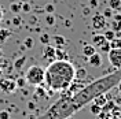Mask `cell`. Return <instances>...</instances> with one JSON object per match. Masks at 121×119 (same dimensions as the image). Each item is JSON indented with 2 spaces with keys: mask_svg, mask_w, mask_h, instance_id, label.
<instances>
[{
  "mask_svg": "<svg viewBox=\"0 0 121 119\" xmlns=\"http://www.w3.org/2000/svg\"><path fill=\"white\" fill-rule=\"evenodd\" d=\"M54 10H55V7H54L52 4H47L45 6V11L47 12H54Z\"/></svg>",
  "mask_w": 121,
  "mask_h": 119,
  "instance_id": "f1b7e54d",
  "label": "cell"
},
{
  "mask_svg": "<svg viewBox=\"0 0 121 119\" xmlns=\"http://www.w3.org/2000/svg\"><path fill=\"white\" fill-rule=\"evenodd\" d=\"M55 53H56V48L52 47V45L47 44L44 47V49H43V58L47 60H55Z\"/></svg>",
  "mask_w": 121,
  "mask_h": 119,
  "instance_id": "52a82bcc",
  "label": "cell"
},
{
  "mask_svg": "<svg viewBox=\"0 0 121 119\" xmlns=\"http://www.w3.org/2000/svg\"><path fill=\"white\" fill-rule=\"evenodd\" d=\"M0 119H10V112L8 111H0Z\"/></svg>",
  "mask_w": 121,
  "mask_h": 119,
  "instance_id": "4316f807",
  "label": "cell"
},
{
  "mask_svg": "<svg viewBox=\"0 0 121 119\" xmlns=\"http://www.w3.org/2000/svg\"><path fill=\"white\" fill-rule=\"evenodd\" d=\"M117 88H118V92H120V93H121V81L118 82V85H117Z\"/></svg>",
  "mask_w": 121,
  "mask_h": 119,
  "instance_id": "8d00e7d4",
  "label": "cell"
},
{
  "mask_svg": "<svg viewBox=\"0 0 121 119\" xmlns=\"http://www.w3.org/2000/svg\"><path fill=\"white\" fill-rule=\"evenodd\" d=\"M109 44H110V49L112 48H121V38L114 37L113 40L109 41Z\"/></svg>",
  "mask_w": 121,
  "mask_h": 119,
  "instance_id": "2e32d148",
  "label": "cell"
},
{
  "mask_svg": "<svg viewBox=\"0 0 121 119\" xmlns=\"http://www.w3.org/2000/svg\"><path fill=\"white\" fill-rule=\"evenodd\" d=\"M103 36H105V38L107 41H110V40H113V38L116 37V30H113V29L106 30L105 33H103Z\"/></svg>",
  "mask_w": 121,
  "mask_h": 119,
  "instance_id": "e0dca14e",
  "label": "cell"
},
{
  "mask_svg": "<svg viewBox=\"0 0 121 119\" xmlns=\"http://www.w3.org/2000/svg\"><path fill=\"white\" fill-rule=\"evenodd\" d=\"M45 79V68L39 64H33L26 70L25 74V81L29 85L33 86H41Z\"/></svg>",
  "mask_w": 121,
  "mask_h": 119,
  "instance_id": "3957f363",
  "label": "cell"
},
{
  "mask_svg": "<svg viewBox=\"0 0 121 119\" xmlns=\"http://www.w3.org/2000/svg\"><path fill=\"white\" fill-rule=\"evenodd\" d=\"M91 14V7L90 6H87V7L83 8V15H90Z\"/></svg>",
  "mask_w": 121,
  "mask_h": 119,
  "instance_id": "f546056e",
  "label": "cell"
},
{
  "mask_svg": "<svg viewBox=\"0 0 121 119\" xmlns=\"http://www.w3.org/2000/svg\"><path fill=\"white\" fill-rule=\"evenodd\" d=\"M106 41H107V40L105 38V36H103V34H95V36L92 37V45H94L96 49H98V48L103 44V43H106Z\"/></svg>",
  "mask_w": 121,
  "mask_h": 119,
  "instance_id": "9c48e42d",
  "label": "cell"
},
{
  "mask_svg": "<svg viewBox=\"0 0 121 119\" xmlns=\"http://www.w3.org/2000/svg\"><path fill=\"white\" fill-rule=\"evenodd\" d=\"M25 47L28 48V49H32V47H33V38L32 37H28L25 40Z\"/></svg>",
  "mask_w": 121,
  "mask_h": 119,
  "instance_id": "603a6c76",
  "label": "cell"
},
{
  "mask_svg": "<svg viewBox=\"0 0 121 119\" xmlns=\"http://www.w3.org/2000/svg\"><path fill=\"white\" fill-rule=\"evenodd\" d=\"M120 81H121V68H117L114 73L103 75V77H100L98 79L84 85L78 92H76L73 95L66 93V92H62V93H65L68 96L72 111L76 114L81 108H84L85 105L90 104L95 97L100 96V95H106L109 90L116 88Z\"/></svg>",
  "mask_w": 121,
  "mask_h": 119,
  "instance_id": "6da1fadb",
  "label": "cell"
},
{
  "mask_svg": "<svg viewBox=\"0 0 121 119\" xmlns=\"http://www.w3.org/2000/svg\"><path fill=\"white\" fill-rule=\"evenodd\" d=\"M91 23H92V28L95 30H102L106 26V18L103 16V14H95L92 15Z\"/></svg>",
  "mask_w": 121,
  "mask_h": 119,
  "instance_id": "5b68a950",
  "label": "cell"
},
{
  "mask_svg": "<svg viewBox=\"0 0 121 119\" xmlns=\"http://www.w3.org/2000/svg\"><path fill=\"white\" fill-rule=\"evenodd\" d=\"M14 23H15V25H19V23H21V19H19V18H15Z\"/></svg>",
  "mask_w": 121,
  "mask_h": 119,
  "instance_id": "e575fe53",
  "label": "cell"
},
{
  "mask_svg": "<svg viewBox=\"0 0 121 119\" xmlns=\"http://www.w3.org/2000/svg\"><path fill=\"white\" fill-rule=\"evenodd\" d=\"M52 40H54V44H55L56 48H60L62 45H65V43H66V38L63 37V36H54Z\"/></svg>",
  "mask_w": 121,
  "mask_h": 119,
  "instance_id": "4fadbf2b",
  "label": "cell"
},
{
  "mask_svg": "<svg viewBox=\"0 0 121 119\" xmlns=\"http://www.w3.org/2000/svg\"><path fill=\"white\" fill-rule=\"evenodd\" d=\"M10 10H11L13 12H18V11L21 10V4H17V3H13V4L10 6Z\"/></svg>",
  "mask_w": 121,
  "mask_h": 119,
  "instance_id": "d4e9b609",
  "label": "cell"
},
{
  "mask_svg": "<svg viewBox=\"0 0 121 119\" xmlns=\"http://www.w3.org/2000/svg\"><path fill=\"white\" fill-rule=\"evenodd\" d=\"M98 49H100L102 52H109L110 51V44H109V41H106V43H103V44L99 47Z\"/></svg>",
  "mask_w": 121,
  "mask_h": 119,
  "instance_id": "ffe728a7",
  "label": "cell"
},
{
  "mask_svg": "<svg viewBox=\"0 0 121 119\" xmlns=\"http://www.w3.org/2000/svg\"><path fill=\"white\" fill-rule=\"evenodd\" d=\"M3 16H4V11H3V8H1V6H0V22L3 21Z\"/></svg>",
  "mask_w": 121,
  "mask_h": 119,
  "instance_id": "d6a6232c",
  "label": "cell"
},
{
  "mask_svg": "<svg viewBox=\"0 0 121 119\" xmlns=\"http://www.w3.org/2000/svg\"><path fill=\"white\" fill-rule=\"evenodd\" d=\"M0 89L4 93H13L17 89V83L13 79H0Z\"/></svg>",
  "mask_w": 121,
  "mask_h": 119,
  "instance_id": "8992f818",
  "label": "cell"
},
{
  "mask_svg": "<svg viewBox=\"0 0 121 119\" xmlns=\"http://www.w3.org/2000/svg\"><path fill=\"white\" fill-rule=\"evenodd\" d=\"M110 119H121V118H120V116H116V115H114V116H112Z\"/></svg>",
  "mask_w": 121,
  "mask_h": 119,
  "instance_id": "74e56055",
  "label": "cell"
},
{
  "mask_svg": "<svg viewBox=\"0 0 121 119\" xmlns=\"http://www.w3.org/2000/svg\"><path fill=\"white\" fill-rule=\"evenodd\" d=\"M112 18H113V30H121V14L116 12Z\"/></svg>",
  "mask_w": 121,
  "mask_h": 119,
  "instance_id": "8fae6325",
  "label": "cell"
},
{
  "mask_svg": "<svg viewBox=\"0 0 121 119\" xmlns=\"http://www.w3.org/2000/svg\"><path fill=\"white\" fill-rule=\"evenodd\" d=\"M102 14H103V16H105V18H112V16H113V14H114V11L110 7H107L105 11L102 12Z\"/></svg>",
  "mask_w": 121,
  "mask_h": 119,
  "instance_id": "44dd1931",
  "label": "cell"
},
{
  "mask_svg": "<svg viewBox=\"0 0 121 119\" xmlns=\"http://www.w3.org/2000/svg\"><path fill=\"white\" fill-rule=\"evenodd\" d=\"M92 101H94L95 104H98L99 107H105V104L107 103V99H106V95H100V96L95 97Z\"/></svg>",
  "mask_w": 121,
  "mask_h": 119,
  "instance_id": "5bb4252c",
  "label": "cell"
},
{
  "mask_svg": "<svg viewBox=\"0 0 121 119\" xmlns=\"http://www.w3.org/2000/svg\"><path fill=\"white\" fill-rule=\"evenodd\" d=\"M76 79V68L69 60H52L45 68L44 83L52 92H63Z\"/></svg>",
  "mask_w": 121,
  "mask_h": 119,
  "instance_id": "7a4b0ae2",
  "label": "cell"
},
{
  "mask_svg": "<svg viewBox=\"0 0 121 119\" xmlns=\"http://www.w3.org/2000/svg\"><path fill=\"white\" fill-rule=\"evenodd\" d=\"M96 6H98V0H90V7L91 8L96 7Z\"/></svg>",
  "mask_w": 121,
  "mask_h": 119,
  "instance_id": "4dcf8cb0",
  "label": "cell"
},
{
  "mask_svg": "<svg viewBox=\"0 0 121 119\" xmlns=\"http://www.w3.org/2000/svg\"><path fill=\"white\" fill-rule=\"evenodd\" d=\"M21 10H23V11H29L30 6H29V4H22V6H21Z\"/></svg>",
  "mask_w": 121,
  "mask_h": 119,
  "instance_id": "1f68e13d",
  "label": "cell"
},
{
  "mask_svg": "<svg viewBox=\"0 0 121 119\" xmlns=\"http://www.w3.org/2000/svg\"><path fill=\"white\" fill-rule=\"evenodd\" d=\"M90 110H91V112H92L94 115H99L100 111H102V107H99V105L95 104L94 101H91L90 103Z\"/></svg>",
  "mask_w": 121,
  "mask_h": 119,
  "instance_id": "9a60e30c",
  "label": "cell"
},
{
  "mask_svg": "<svg viewBox=\"0 0 121 119\" xmlns=\"http://www.w3.org/2000/svg\"><path fill=\"white\" fill-rule=\"evenodd\" d=\"M95 52H98V49H96V48H95L92 44L84 45V48H83V55L85 56V58H90L91 55H94Z\"/></svg>",
  "mask_w": 121,
  "mask_h": 119,
  "instance_id": "30bf717a",
  "label": "cell"
},
{
  "mask_svg": "<svg viewBox=\"0 0 121 119\" xmlns=\"http://www.w3.org/2000/svg\"><path fill=\"white\" fill-rule=\"evenodd\" d=\"M28 107H29V110H35V103H32V101H30Z\"/></svg>",
  "mask_w": 121,
  "mask_h": 119,
  "instance_id": "836d02e7",
  "label": "cell"
},
{
  "mask_svg": "<svg viewBox=\"0 0 121 119\" xmlns=\"http://www.w3.org/2000/svg\"><path fill=\"white\" fill-rule=\"evenodd\" d=\"M107 58L110 64L117 70L121 68V48H112L109 52H107Z\"/></svg>",
  "mask_w": 121,
  "mask_h": 119,
  "instance_id": "277c9868",
  "label": "cell"
},
{
  "mask_svg": "<svg viewBox=\"0 0 121 119\" xmlns=\"http://www.w3.org/2000/svg\"><path fill=\"white\" fill-rule=\"evenodd\" d=\"M88 63L92 67H100L102 63H103V60H102V56L98 52H95L94 55H91L90 58H88Z\"/></svg>",
  "mask_w": 121,
  "mask_h": 119,
  "instance_id": "ba28073f",
  "label": "cell"
},
{
  "mask_svg": "<svg viewBox=\"0 0 121 119\" xmlns=\"http://www.w3.org/2000/svg\"><path fill=\"white\" fill-rule=\"evenodd\" d=\"M25 62H26V59H25V58H21V59H19L18 62H17V63H15V67H17V68H21V67H22V64L25 63Z\"/></svg>",
  "mask_w": 121,
  "mask_h": 119,
  "instance_id": "83f0119b",
  "label": "cell"
},
{
  "mask_svg": "<svg viewBox=\"0 0 121 119\" xmlns=\"http://www.w3.org/2000/svg\"><path fill=\"white\" fill-rule=\"evenodd\" d=\"M65 119H72V116H69V118H65Z\"/></svg>",
  "mask_w": 121,
  "mask_h": 119,
  "instance_id": "f35d334b",
  "label": "cell"
},
{
  "mask_svg": "<svg viewBox=\"0 0 121 119\" xmlns=\"http://www.w3.org/2000/svg\"><path fill=\"white\" fill-rule=\"evenodd\" d=\"M15 83H17V88H23L25 83H26V81H25V78H18V79L15 81Z\"/></svg>",
  "mask_w": 121,
  "mask_h": 119,
  "instance_id": "484cf974",
  "label": "cell"
},
{
  "mask_svg": "<svg viewBox=\"0 0 121 119\" xmlns=\"http://www.w3.org/2000/svg\"><path fill=\"white\" fill-rule=\"evenodd\" d=\"M87 75V71L85 68H80V70H76V79H81L83 77Z\"/></svg>",
  "mask_w": 121,
  "mask_h": 119,
  "instance_id": "d6986e66",
  "label": "cell"
},
{
  "mask_svg": "<svg viewBox=\"0 0 121 119\" xmlns=\"http://www.w3.org/2000/svg\"><path fill=\"white\" fill-rule=\"evenodd\" d=\"M7 36H10V32H7L6 29H4V30H0V41H4Z\"/></svg>",
  "mask_w": 121,
  "mask_h": 119,
  "instance_id": "cb8c5ba5",
  "label": "cell"
},
{
  "mask_svg": "<svg viewBox=\"0 0 121 119\" xmlns=\"http://www.w3.org/2000/svg\"><path fill=\"white\" fill-rule=\"evenodd\" d=\"M45 22L48 23V25H51V26H52L54 23H55V16H54V15H51V14H48L47 16H45Z\"/></svg>",
  "mask_w": 121,
  "mask_h": 119,
  "instance_id": "7402d4cb",
  "label": "cell"
},
{
  "mask_svg": "<svg viewBox=\"0 0 121 119\" xmlns=\"http://www.w3.org/2000/svg\"><path fill=\"white\" fill-rule=\"evenodd\" d=\"M109 7L114 12H121V0H109Z\"/></svg>",
  "mask_w": 121,
  "mask_h": 119,
  "instance_id": "7c38bea8",
  "label": "cell"
},
{
  "mask_svg": "<svg viewBox=\"0 0 121 119\" xmlns=\"http://www.w3.org/2000/svg\"><path fill=\"white\" fill-rule=\"evenodd\" d=\"M50 41H51V37H50L47 33H44V34L40 36V43H41V44L47 45V44H50Z\"/></svg>",
  "mask_w": 121,
  "mask_h": 119,
  "instance_id": "ac0fdd59",
  "label": "cell"
},
{
  "mask_svg": "<svg viewBox=\"0 0 121 119\" xmlns=\"http://www.w3.org/2000/svg\"><path fill=\"white\" fill-rule=\"evenodd\" d=\"M28 119H37V118H36V115H29Z\"/></svg>",
  "mask_w": 121,
  "mask_h": 119,
  "instance_id": "d590c367",
  "label": "cell"
}]
</instances>
